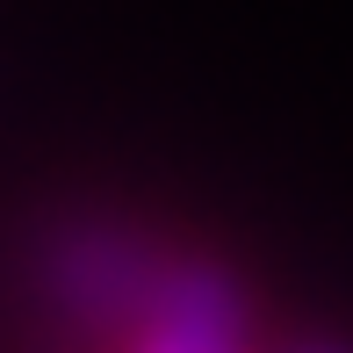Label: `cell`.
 Masks as SVG:
<instances>
[{"label": "cell", "instance_id": "6da1fadb", "mask_svg": "<svg viewBox=\"0 0 353 353\" xmlns=\"http://www.w3.org/2000/svg\"><path fill=\"white\" fill-rule=\"evenodd\" d=\"M130 346L123 353H245V317L216 274H152L130 310Z\"/></svg>", "mask_w": 353, "mask_h": 353}]
</instances>
